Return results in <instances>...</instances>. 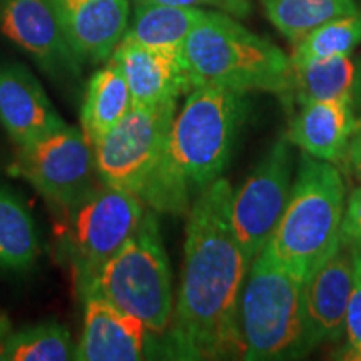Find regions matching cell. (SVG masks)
<instances>
[{
	"label": "cell",
	"instance_id": "6da1fadb",
	"mask_svg": "<svg viewBox=\"0 0 361 361\" xmlns=\"http://www.w3.org/2000/svg\"><path fill=\"white\" fill-rule=\"evenodd\" d=\"M231 200L233 186L219 178L188 213L179 295L164 340L169 358H243L239 298L251 263L234 234Z\"/></svg>",
	"mask_w": 361,
	"mask_h": 361
},
{
	"label": "cell",
	"instance_id": "7a4b0ae2",
	"mask_svg": "<svg viewBox=\"0 0 361 361\" xmlns=\"http://www.w3.org/2000/svg\"><path fill=\"white\" fill-rule=\"evenodd\" d=\"M250 92L200 85L176 112L168 141L141 200L156 213L183 216L231 161L250 114Z\"/></svg>",
	"mask_w": 361,
	"mask_h": 361
},
{
	"label": "cell",
	"instance_id": "3957f363",
	"mask_svg": "<svg viewBox=\"0 0 361 361\" xmlns=\"http://www.w3.org/2000/svg\"><path fill=\"white\" fill-rule=\"evenodd\" d=\"M192 89L219 85L284 97L291 87L290 57L268 39L247 30L229 13L206 11L183 47Z\"/></svg>",
	"mask_w": 361,
	"mask_h": 361
},
{
	"label": "cell",
	"instance_id": "277c9868",
	"mask_svg": "<svg viewBox=\"0 0 361 361\" xmlns=\"http://www.w3.org/2000/svg\"><path fill=\"white\" fill-rule=\"evenodd\" d=\"M346 207V184L333 162L303 152L284 213L268 241L274 258L306 281L336 250Z\"/></svg>",
	"mask_w": 361,
	"mask_h": 361
},
{
	"label": "cell",
	"instance_id": "5b68a950",
	"mask_svg": "<svg viewBox=\"0 0 361 361\" xmlns=\"http://www.w3.org/2000/svg\"><path fill=\"white\" fill-rule=\"evenodd\" d=\"M303 283L268 245L252 259L239 298L243 360L303 358Z\"/></svg>",
	"mask_w": 361,
	"mask_h": 361
},
{
	"label": "cell",
	"instance_id": "8992f818",
	"mask_svg": "<svg viewBox=\"0 0 361 361\" xmlns=\"http://www.w3.org/2000/svg\"><path fill=\"white\" fill-rule=\"evenodd\" d=\"M90 293L139 318L151 333H166L174 310L173 283L156 211L144 213L133 236L99 271Z\"/></svg>",
	"mask_w": 361,
	"mask_h": 361
},
{
	"label": "cell",
	"instance_id": "52a82bcc",
	"mask_svg": "<svg viewBox=\"0 0 361 361\" xmlns=\"http://www.w3.org/2000/svg\"><path fill=\"white\" fill-rule=\"evenodd\" d=\"M62 250L79 296L87 295L102 266L133 236L144 218L137 194L102 184L69 207Z\"/></svg>",
	"mask_w": 361,
	"mask_h": 361
},
{
	"label": "cell",
	"instance_id": "ba28073f",
	"mask_svg": "<svg viewBox=\"0 0 361 361\" xmlns=\"http://www.w3.org/2000/svg\"><path fill=\"white\" fill-rule=\"evenodd\" d=\"M178 102L134 106L94 146L99 180L141 197L159 162Z\"/></svg>",
	"mask_w": 361,
	"mask_h": 361
},
{
	"label": "cell",
	"instance_id": "9c48e42d",
	"mask_svg": "<svg viewBox=\"0 0 361 361\" xmlns=\"http://www.w3.org/2000/svg\"><path fill=\"white\" fill-rule=\"evenodd\" d=\"M286 134L276 139L233 191L231 223L250 263L263 251L281 219L295 180V151Z\"/></svg>",
	"mask_w": 361,
	"mask_h": 361
},
{
	"label": "cell",
	"instance_id": "30bf717a",
	"mask_svg": "<svg viewBox=\"0 0 361 361\" xmlns=\"http://www.w3.org/2000/svg\"><path fill=\"white\" fill-rule=\"evenodd\" d=\"M13 169L45 200L64 209L75 206L97 188L94 146L82 129L69 124L20 146Z\"/></svg>",
	"mask_w": 361,
	"mask_h": 361
},
{
	"label": "cell",
	"instance_id": "8fae6325",
	"mask_svg": "<svg viewBox=\"0 0 361 361\" xmlns=\"http://www.w3.org/2000/svg\"><path fill=\"white\" fill-rule=\"evenodd\" d=\"M355 251L340 239L336 250L303 283L305 356L345 333L348 301L353 290Z\"/></svg>",
	"mask_w": 361,
	"mask_h": 361
},
{
	"label": "cell",
	"instance_id": "7c38bea8",
	"mask_svg": "<svg viewBox=\"0 0 361 361\" xmlns=\"http://www.w3.org/2000/svg\"><path fill=\"white\" fill-rule=\"evenodd\" d=\"M0 30L51 78L72 79L82 71V59L44 0H0Z\"/></svg>",
	"mask_w": 361,
	"mask_h": 361
},
{
	"label": "cell",
	"instance_id": "4fadbf2b",
	"mask_svg": "<svg viewBox=\"0 0 361 361\" xmlns=\"http://www.w3.org/2000/svg\"><path fill=\"white\" fill-rule=\"evenodd\" d=\"M82 62L109 61L130 20L133 0H44Z\"/></svg>",
	"mask_w": 361,
	"mask_h": 361
},
{
	"label": "cell",
	"instance_id": "5bb4252c",
	"mask_svg": "<svg viewBox=\"0 0 361 361\" xmlns=\"http://www.w3.org/2000/svg\"><path fill=\"white\" fill-rule=\"evenodd\" d=\"M0 124L17 147L67 126L37 78L17 62L0 64Z\"/></svg>",
	"mask_w": 361,
	"mask_h": 361
},
{
	"label": "cell",
	"instance_id": "9a60e30c",
	"mask_svg": "<svg viewBox=\"0 0 361 361\" xmlns=\"http://www.w3.org/2000/svg\"><path fill=\"white\" fill-rule=\"evenodd\" d=\"M111 61L123 71L134 106L178 102L192 90L183 54L156 51L123 37Z\"/></svg>",
	"mask_w": 361,
	"mask_h": 361
},
{
	"label": "cell",
	"instance_id": "2e32d148",
	"mask_svg": "<svg viewBox=\"0 0 361 361\" xmlns=\"http://www.w3.org/2000/svg\"><path fill=\"white\" fill-rule=\"evenodd\" d=\"M82 301L84 329L74 360L137 361L146 358L151 331L141 319L94 293Z\"/></svg>",
	"mask_w": 361,
	"mask_h": 361
},
{
	"label": "cell",
	"instance_id": "e0dca14e",
	"mask_svg": "<svg viewBox=\"0 0 361 361\" xmlns=\"http://www.w3.org/2000/svg\"><path fill=\"white\" fill-rule=\"evenodd\" d=\"M360 129L361 116L350 104L311 101L298 106L286 135L293 146L311 157L343 164L351 139Z\"/></svg>",
	"mask_w": 361,
	"mask_h": 361
},
{
	"label": "cell",
	"instance_id": "ac0fdd59",
	"mask_svg": "<svg viewBox=\"0 0 361 361\" xmlns=\"http://www.w3.org/2000/svg\"><path fill=\"white\" fill-rule=\"evenodd\" d=\"M311 101L345 102L360 112L361 57L348 54L293 67L291 87L283 102L298 107Z\"/></svg>",
	"mask_w": 361,
	"mask_h": 361
},
{
	"label": "cell",
	"instance_id": "d6986e66",
	"mask_svg": "<svg viewBox=\"0 0 361 361\" xmlns=\"http://www.w3.org/2000/svg\"><path fill=\"white\" fill-rule=\"evenodd\" d=\"M204 13L201 7L134 0V17L124 37L156 51L183 54L188 35Z\"/></svg>",
	"mask_w": 361,
	"mask_h": 361
},
{
	"label": "cell",
	"instance_id": "ffe728a7",
	"mask_svg": "<svg viewBox=\"0 0 361 361\" xmlns=\"http://www.w3.org/2000/svg\"><path fill=\"white\" fill-rule=\"evenodd\" d=\"M133 107V96L123 71L109 59L107 64L90 78L85 89L80 112V129L85 139L96 146Z\"/></svg>",
	"mask_w": 361,
	"mask_h": 361
},
{
	"label": "cell",
	"instance_id": "44dd1931",
	"mask_svg": "<svg viewBox=\"0 0 361 361\" xmlns=\"http://www.w3.org/2000/svg\"><path fill=\"white\" fill-rule=\"evenodd\" d=\"M40 255V238L29 207L0 184V268L29 269Z\"/></svg>",
	"mask_w": 361,
	"mask_h": 361
},
{
	"label": "cell",
	"instance_id": "7402d4cb",
	"mask_svg": "<svg viewBox=\"0 0 361 361\" xmlns=\"http://www.w3.org/2000/svg\"><path fill=\"white\" fill-rule=\"evenodd\" d=\"M268 20L295 45L324 22L360 11L355 0H261Z\"/></svg>",
	"mask_w": 361,
	"mask_h": 361
},
{
	"label": "cell",
	"instance_id": "603a6c76",
	"mask_svg": "<svg viewBox=\"0 0 361 361\" xmlns=\"http://www.w3.org/2000/svg\"><path fill=\"white\" fill-rule=\"evenodd\" d=\"M361 44V11L324 22L295 44L293 67L313 61L348 56Z\"/></svg>",
	"mask_w": 361,
	"mask_h": 361
},
{
	"label": "cell",
	"instance_id": "cb8c5ba5",
	"mask_svg": "<svg viewBox=\"0 0 361 361\" xmlns=\"http://www.w3.org/2000/svg\"><path fill=\"white\" fill-rule=\"evenodd\" d=\"M75 346L71 331L57 322H45L16 331L8 361H69Z\"/></svg>",
	"mask_w": 361,
	"mask_h": 361
},
{
	"label": "cell",
	"instance_id": "d4e9b609",
	"mask_svg": "<svg viewBox=\"0 0 361 361\" xmlns=\"http://www.w3.org/2000/svg\"><path fill=\"white\" fill-rule=\"evenodd\" d=\"M345 333L348 343L340 351V358L361 361V255L355 252L353 290L348 301L345 319Z\"/></svg>",
	"mask_w": 361,
	"mask_h": 361
},
{
	"label": "cell",
	"instance_id": "484cf974",
	"mask_svg": "<svg viewBox=\"0 0 361 361\" xmlns=\"http://www.w3.org/2000/svg\"><path fill=\"white\" fill-rule=\"evenodd\" d=\"M340 239L361 255V186L356 188L346 200Z\"/></svg>",
	"mask_w": 361,
	"mask_h": 361
},
{
	"label": "cell",
	"instance_id": "4316f807",
	"mask_svg": "<svg viewBox=\"0 0 361 361\" xmlns=\"http://www.w3.org/2000/svg\"><path fill=\"white\" fill-rule=\"evenodd\" d=\"M147 2L168 4L180 7H214L229 16L245 17L251 11V0H147Z\"/></svg>",
	"mask_w": 361,
	"mask_h": 361
},
{
	"label": "cell",
	"instance_id": "83f0119b",
	"mask_svg": "<svg viewBox=\"0 0 361 361\" xmlns=\"http://www.w3.org/2000/svg\"><path fill=\"white\" fill-rule=\"evenodd\" d=\"M343 162H346L350 171H353L356 178L361 179V129L355 134V137L351 139L345 161Z\"/></svg>",
	"mask_w": 361,
	"mask_h": 361
},
{
	"label": "cell",
	"instance_id": "f1b7e54d",
	"mask_svg": "<svg viewBox=\"0 0 361 361\" xmlns=\"http://www.w3.org/2000/svg\"><path fill=\"white\" fill-rule=\"evenodd\" d=\"M12 322L6 313H0V361H8V351L13 336Z\"/></svg>",
	"mask_w": 361,
	"mask_h": 361
}]
</instances>
